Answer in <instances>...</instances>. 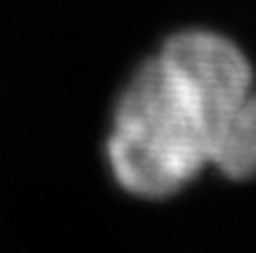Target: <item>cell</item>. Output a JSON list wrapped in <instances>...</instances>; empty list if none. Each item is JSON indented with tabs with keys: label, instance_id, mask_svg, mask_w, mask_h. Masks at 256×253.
<instances>
[{
	"label": "cell",
	"instance_id": "6da1fadb",
	"mask_svg": "<svg viewBox=\"0 0 256 253\" xmlns=\"http://www.w3.org/2000/svg\"><path fill=\"white\" fill-rule=\"evenodd\" d=\"M109 168L127 194L166 199L207 168L256 176V75L236 41L184 28L134 67L106 135Z\"/></svg>",
	"mask_w": 256,
	"mask_h": 253
}]
</instances>
